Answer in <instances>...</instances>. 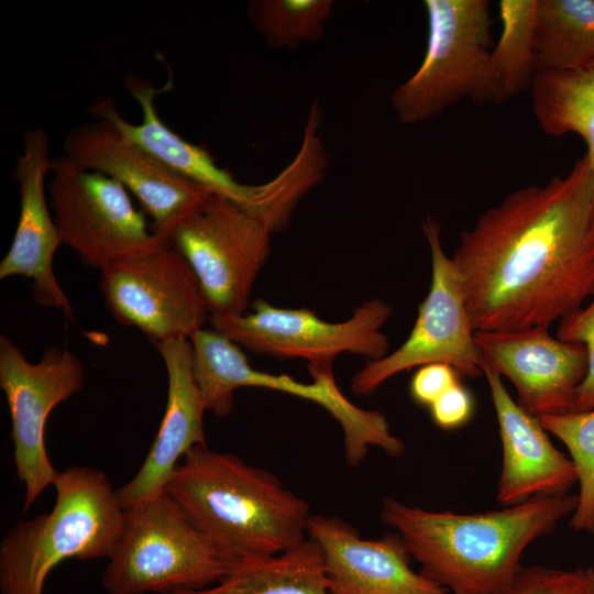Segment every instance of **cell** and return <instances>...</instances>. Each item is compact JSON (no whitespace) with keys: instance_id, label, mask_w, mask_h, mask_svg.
I'll use <instances>...</instances> for the list:
<instances>
[{"instance_id":"obj_24","label":"cell","mask_w":594,"mask_h":594,"mask_svg":"<svg viewBox=\"0 0 594 594\" xmlns=\"http://www.w3.org/2000/svg\"><path fill=\"white\" fill-rule=\"evenodd\" d=\"M498 10L502 31L491 54L497 79L509 100L530 89L537 75L538 0H501Z\"/></svg>"},{"instance_id":"obj_28","label":"cell","mask_w":594,"mask_h":594,"mask_svg":"<svg viewBox=\"0 0 594 594\" xmlns=\"http://www.w3.org/2000/svg\"><path fill=\"white\" fill-rule=\"evenodd\" d=\"M588 570L525 568L507 594H587Z\"/></svg>"},{"instance_id":"obj_15","label":"cell","mask_w":594,"mask_h":594,"mask_svg":"<svg viewBox=\"0 0 594 594\" xmlns=\"http://www.w3.org/2000/svg\"><path fill=\"white\" fill-rule=\"evenodd\" d=\"M64 148V156L76 166L112 177L133 194L153 219V233L163 242L216 195L172 169L106 119L72 129Z\"/></svg>"},{"instance_id":"obj_10","label":"cell","mask_w":594,"mask_h":594,"mask_svg":"<svg viewBox=\"0 0 594 594\" xmlns=\"http://www.w3.org/2000/svg\"><path fill=\"white\" fill-rule=\"evenodd\" d=\"M99 287L114 319L153 342L189 339L211 316L194 270L168 242L111 262L100 271Z\"/></svg>"},{"instance_id":"obj_7","label":"cell","mask_w":594,"mask_h":594,"mask_svg":"<svg viewBox=\"0 0 594 594\" xmlns=\"http://www.w3.org/2000/svg\"><path fill=\"white\" fill-rule=\"evenodd\" d=\"M428 37L417 70L393 91L403 124L429 121L454 103L502 105L508 99L492 63L488 0H426Z\"/></svg>"},{"instance_id":"obj_25","label":"cell","mask_w":594,"mask_h":594,"mask_svg":"<svg viewBox=\"0 0 594 594\" xmlns=\"http://www.w3.org/2000/svg\"><path fill=\"white\" fill-rule=\"evenodd\" d=\"M332 10L331 0H254L248 16L272 47L292 50L318 41Z\"/></svg>"},{"instance_id":"obj_26","label":"cell","mask_w":594,"mask_h":594,"mask_svg":"<svg viewBox=\"0 0 594 594\" xmlns=\"http://www.w3.org/2000/svg\"><path fill=\"white\" fill-rule=\"evenodd\" d=\"M546 431L566 447L578 473L580 492L570 525L594 535V409L540 417Z\"/></svg>"},{"instance_id":"obj_23","label":"cell","mask_w":594,"mask_h":594,"mask_svg":"<svg viewBox=\"0 0 594 594\" xmlns=\"http://www.w3.org/2000/svg\"><path fill=\"white\" fill-rule=\"evenodd\" d=\"M594 63V0H538L536 68L566 72Z\"/></svg>"},{"instance_id":"obj_8","label":"cell","mask_w":594,"mask_h":594,"mask_svg":"<svg viewBox=\"0 0 594 594\" xmlns=\"http://www.w3.org/2000/svg\"><path fill=\"white\" fill-rule=\"evenodd\" d=\"M189 341L196 383L206 410L216 416L232 413L234 392L240 387L274 389L318 404L339 422L349 466H358L371 447L391 457L404 452L405 443L392 433L384 414L351 403L338 387L332 370H309L314 382L306 384L288 374L255 370L238 344L213 329L202 328L191 334Z\"/></svg>"},{"instance_id":"obj_11","label":"cell","mask_w":594,"mask_h":594,"mask_svg":"<svg viewBox=\"0 0 594 594\" xmlns=\"http://www.w3.org/2000/svg\"><path fill=\"white\" fill-rule=\"evenodd\" d=\"M431 254V283L418 306L415 324L404 343L378 360L369 361L351 381V391L366 396L400 372L430 363L452 366L475 378L483 374V359L475 341L464 295L452 263L442 248L441 226L433 217L422 220Z\"/></svg>"},{"instance_id":"obj_27","label":"cell","mask_w":594,"mask_h":594,"mask_svg":"<svg viewBox=\"0 0 594 594\" xmlns=\"http://www.w3.org/2000/svg\"><path fill=\"white\" fill-rule=\"evenodd\" d=\"M557 338L585 346L587 370L578 388L573 411L594 409V294L587 305L559 320Z\"/></svg>"},{"instance_id":"obj_18","label":"cell","mask_w":594,"mask_h":594,"mask_svg":"<svg viewBox=\"0 0 594 594\" xmlns=\"http://www.w3.org/2000/svg\"><path fill=\"white\" fill-rule=\"evenodd\" d=\"M307 535L323 557L331 594H449L410 565L411 556L398 534L363 539L345 520L310 515Z\"/></svg>"},{"instance_id":"obj_16","label":"cell","mask_w":594,"mask_h":594,"mask_svg":"<svg viewBox=\"0 0 594 594\" xmlns=\"http://www.w3.org/2000/svg\"><path fill=\"white\" fill-rule=\"evenodd\" d=\"M483 364L513 384L516 403L535 417L573 411L587 370L583 344L552 337L549 328L475 331Z\"/></svg>"},{"instance_id":"obj_19","label":"cell","mask_w":594,"mask_h":594,"mask_svg":"<svg viewBox=\"0 0 594 594\" xmlns=\"http://www.w3.org/2000/svg\"><path fill=\"white\" fill-rule=\"evenodd\" d=\"M167 372V403L157 435L135 475L117 495L128 509L165 491L176 466L194 447H207L204 431L206 410L193 371L188 338L153 342Z\"/></svg>"},{"instance_id":"obj_1","label":"cell","mask_w":594,"mask_h":594,"mask_svg":"<svg viewBox=\"0 0 594 594\" xmlns=\"http://www.w3.org/2000/svg\"><path fill=\"white\" fill-rule=\"evenodd\" d=\"M475 331L553 322L594 294V173L586 153L528 185L462 231L451 255Z\"/></svg>"},{"instance_id":"obj_31","label":"cell","mask_w":594,"mask_h":594,"mask_svg":"<svg viewBox=\"0 0 594 594\" xmlns=\"http://www.w3.org/2000/svg\"><path fill=\"white\" fill-rule=\"evenodd\" d=\"M587 570H588L587 594H594V569L587 568Z\"/></svg>"},{"instance_id":"obj_12","label":"cell","mask_w":594,"mask_h":594,"mask_svg":"<svg viewBox=\"0 0 594 594\" xmlns=\"http://www.w3.org/2000/svg\"><path fill=\"white\" fill-rule=\"evenodd\" d=\"M268 227L233 201L215 195L183 220L167 242L194 270L211 315L246 312L256 277L271 254Z\"/></svg>"},{"instance_id":"obj_17","label":"cell","mask_w":594,"mask_h":594,"mask_svg":"<svg viewBox=\"0 0 594 594\" xmlns=\"http://www.w3.org/2000/svg\"><path fill=\"white\" fill-rule=\"evenodd\" d=\"M53 163L46 132L42 128L28 131L12 170L19 184L20 215L11 246L0 263V278L22 275L32 279L33 298L40 306L73 317V307L53 271L54 254L62 244L45 191Z\"/></svg>"},{"instance_id":"obj_9","label":"cell","mask_w":594,"mask_h":594,"mask_svg":"<svg viewBox=\"0 0 594 594\" xmlns=\"http://www.w3.org/2000/svg\"><path fill=\"white\" fill-rule=\"evenodd\" d=\"M392 315L391 306L372 298L341 322L320 319L307 308H279L256 299L252 310L240 315H211V329L239 346L278 359H304L308 370H332L341 353L369 361L382 359L388 339L382 331Z\"/></svg>"},{"instance_id":"obj_2","label":"cell","mask_w":594,"mask_h":594,"mask_svg":"<svg viewBox=\"0 0 594 594\" xmlns=\"http://www.w3.org/2000/svg\"><path fill=\"white\" fill-rule=\"evenodd\" d=\"M578 506V494L537 496L477 514L433 512L395 498L382 501L381 519L397 530L420 572L450 594H507L525 550Z\"/></svg>"},{"instance_id":"obj_30","label":"cell","mask_w":594,"mask_h":594,"mask_svg":"<svg viewBox=\"0 0 594 594\" xmlns=\"http://www.w3.org/2000/svg\"><path fill=\"white\" fill-rule=\"evenodd\" d=\"M429 407L437 426L442 429H455L471 418L473 400L468 389L457 382Z\"/></svg>"},{"instance_id":"obj_22","label":"cell","mask_w":594,"mask_h":594,"mask_svg":"<svg viewBox=\"0 0 594 594\" xmlns=\"http://www.w3.org/2000/svg\"><path fill=\"white\" fill-rule=\"evenodd\" d=\"M530 91L541 131L553 138H581L594 173V63L566 72L538 73Z\"/></svg>"},{"instance_id":"obj_29","label":"cell","mask_w":594,"mask_h":594,"mask_svg":"<svg viewBox=\"0 0 594 594\" xmlns=\"http://www.w3.org/2000/svg\"><path fill=\"white\" fill-rule=\"evenodd\" d=\"M458 381L457 371L443 363H430L417 369L410 381L411 397L430 406Z\"/></svg>"},{"instance_id":"obj_21","label":"cell","mask_w":594,"mask_h":594,"mask_svg":"<svg viewBox=\"0 0 594 594\" xmlns=\"http://www.w3.org/2000/svg\"><path fill=\"white\" fill-rule=\"evenodd\" d=\"M170 594H331L322 552L307 538L301 543L264 559L242 562L220 582Z\"/></svg>"},{"instance_id":"obj_5","label":"cell","mask_w":594,"mask_h":594,"mask_svg":"<svg viewBox=\"0 0 594 594\" xmlns=\"http://www.w3.org/2000/svg\"><path fill=\"white\" fill-rule=\"evenodd\" d=\"M124 86L141 106L140 123L127 121L111 98L96 101L89 112L96 119L112 122L178 174L239 205L263 221L272 233L288 224L299 200L323 179L327 153L318 141L307 138L301 141L293 161L275 178L262 185L241 184L217 165L205 146L186 141L162 121L154 101L165 88L156 89L133 74L127 75Z\"/></svg>"},{"instance_id":"obj_6","label":"cell","mask_w":594,"mask_h":594,"mask_svg":"<svg viewBox=\"0 0 594 594\" xmlns=\"http://www.w3.org/2000/svg\"><path fill=\"white\" fill-rule=\"evenodd\" d=\"M242 562L200 530L164 491L125 509L102 585L109 594L201 590Z\"/></svg>"},{"instance_id":"obj_13","label":"cell","mask_w":594,"mask_h":594,"mask_svg":"<svg viewBox=\"0 0 594 594\" xmlns=\"http://www.w3.org/2000/svg\"><path fill=\"white\" fill-rule=\"evenodd\" d=\"M85 371L78 356L59 345L50 346L36 363L6 336H0V388L11 417L16 475L24 487L28 512L58 471L46 452L44 432L51 411L78 393Z\"/></svg>"},{"instance_id":"obj_20","label":"cell","mask_w":594,"mask_h":594,"mask_svg":"<svg viewBox=\"0 0 594 594\" xmlns=\"http://www.w3.org/2000/svg\"><path fill=\"white\" fill-rule=\"evenodd\" d=\"M482 372L503 446L497 502L513 506L537 496L566 494L578 483L571 458L551 443L540 419L525 411L509 395L499 374L484 364Z\"/></svg>"},{"instance_id":"obj_14","label":"cell","mask_w":594,"mask_h":594,"mask_svg":"<svg viewBox=\"0 0 594 594\" xmlns=\"http://www.w3.org/2000/svg\"><path fill=\"white\" fill-rule=\"evenodd\" d=\"M48 194L62 244L86 266L101 271L160 241L122 184L64 155L54 158Z\"/></svg>"},{"instance_id":"obj_3","label":"cell","mask_w":594,"mask_h":594,"mask_svg":"<svg viewBox=\"0 0 594 594\" xmlns=\"http://www.w3.org/2000/svg\"><path fill=\"white\" fill-rule=\"evenodd\" d=\"M165 491L189 519L241 561L279 554L308 538V503L267 470L196 446Z\"/></svg>"},{"instance_id":"obj_4","label":"cell","mask_w":594,"mask_h":594,"mask_svg":"<svg viewBox=\"0 0 594 594\" xmlns=\"http://www.w3.org/2000/svg\"><path fill=\"white\" fill-rule=\"evenodd\" d=\"M53 486V508L19 520L1 540V594H43L56 565L70 558H109L117 544L125 510L103 471L73 465Z\"/></svg>"}]
</instances>
